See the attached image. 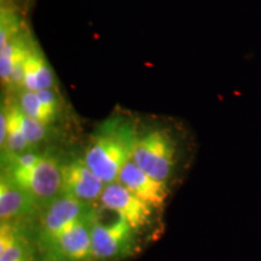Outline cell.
I'll use <instances>...</instances> for the list:
<instances>
[{"mask_svg":"<svg viewBox=\"0 0 261 261\" xmlns=\"http://www.w3.org/2000/svg\"><path fill=\"white\" fill-rule=\"evenodd\" d=\"M139 122L128 114H113L91 133L83 158L106 184L116 181L129 162L138 138Z\"/></svg>","mask_w":261,"mask_h":261,"instance_id":"cell-1","label":"cell"},{"mask_svg":"<svg viewBox=\"0 0 261 261\" xmlns=\"http://www.w3.org/2000/svg\"><path fill=\"white\" fill-rule=\"evenodd\" d=\"M180 142L172 127L163 123H139L132 161L150 177L168 182L179 163Z\"/></svg>","mask_w":261,"mask_h":261,"instance_id":"cell-2","label":"cell"},{"mask_svg":"<svg viewBox=\"0 0 261 261\" xmlns=\"http://www.w3.org/2000/svg\"><path fill=\"white\" fill-rule=\"evenodd\" d=\"M62 159L54 152L42 151L37 162L18 166L2 162V175L15 182L40 210L62 195Z\"/></svg>","mask_w":261,"mask_h":261,"instance_id":"cell-3","label":"cell"},{"mask_svg":"<svg viewBox=\"0 0 261 261\" xmlns=\"http://www.w3.org/2000/svg\"><path fill=\"white\" fill-rule=\"evenodd\" d=\"M137 234L138 231L121 215L117 214L112 223H103L97 210L91 221L93 261H117L129 256L136 250Z\"/></svg>","mask_w":261,"mask_h":261,"instance_id":"cell-4","label":"cell"},{"mask_svg":"<svg viewBox=\"0 0 261 261\" xmlns=\"http://www.w3.org/2000/svg\"><path fill=\"white\" fill-rule=\"evenodd\" d=\"M96 210V205L62 194L41 210L34 221V228L31 230L35 244L45 242L77 221L92 217Z\"/></svg>","mask_w":261,"mask_h":261,"instance_id":"cell-5","label":"cell"},{"mask_svg":"<svg viewBox=\"0 0 261 261\" xmlns=\"http://www.w3.org/2000/svg\"><path fill=\"white\" fill-rule=\"evenodd\" d=\"M94 214L92 217L73 224L50 240L37 244L40 260L93 261L91 221Z\"/></svg>","mask_w":261,"mask_h":261,"instance_id":"cell-6","label":"cell"},{"mask_svg":"<svg viewBox=\"0 0 261 261\" xmlns=\"http://www.w3.org/2000/svg\"><path fill=\"white\" fill-rule=\"evenodd\" d=\"M62 194L85 203H99L106 182L89 167L83 156L62 159Z\"/></svg>","mask_w":261,"mask_h":261,"instance_id":"cell-7","label":"cell"},{"mask_svg":"<svg viewBox=\"0 0 261 261\" xmlns=\"http://www.w3.org/2000/svg\"><path fill=\"white\" fill-rule=\"evenodd\" d=\"M99 204L106 210L125 218L138 232L142 228L149 226L152 213L156 211L117 180L106 185L100 195Z\"/></svg>","mask_w":261,"mask_h":261,"instance_id":"cell-8","label":"cell"},{"mask_svg":"<svg viewBox=\"0 0 261 261\" xmlns=\"http://www.w3.org/2000/svg\"><path fill=\"white\" fill-rule=\"evenodd\" d=\"M41 210L27 192L15 182L0 177V221L2 224L28 226L37 220Z\"/></svg>","mask_w":261,"mask_h":261,"instance_id":"cell-9","label":"cell"},{"mask_svg":"<svg viewBox=\"0 0 261 261\" xmlns=\"http://www.w3.org/2000/svg\"><path fill=\"white\" fill-rule=\"evenodd\" d=\"M117 181L155 210H160L165 204L169 195L168 182L150 177L132 160L123 166Z\"/></svg>","mask_w":261,"mask_h":261,"instance_id":"cell-10","label":"cell"},{"mask_svg":"<svg viewBox=\"0 0 261 261\" xmlns=\"http://www.w3.org/2000/svg\"><path fill=\"white\" fill-rule=\"evenodd\" d=\"M19 109L47 126L56 123L63 115V98L57 89L18 91L14 97Z\"/></svg>","mask_w":261,"mask_h":261,"instance_id":"cell-11","label":"cell"},{"mask_svg":"<svg viewBox=\"0 0 261 261\" xmlns=\"http://www.w3.org/2000/svg\"><path fill=\"white\" fill-rule=\"evenodd\" d=\"M28 226L0 225V261H37V244Z\"/></svg>","mask_w":261,"mask_h":261,"instance_id":"cell-12","label":"cell"},{"mask_svg":"<svg viewBox=\"0 0 261 261\" xmlns=\"http://www.w3.org/2000/svg\"><path fill=\"white\" fill-rule=\"evenodd\" d=\"M51 89H57L56 76L44 52L34 40L29 47L27 58L24 61L23 83L19 91H42Z\"/></svg>","mask_w":261,"mask_h":261,"instance_id":"cell-13","label":"cell"},{"mask_svg":"<svg viewBox=\"0 0 261 261\" xmlns=\"http://www.w3.org/2000/svg\"><path fill=\"white\" fill-rule=\"evenodd\" d=\"M8 100L11 104L12 109H14L15 115L17 117L18 125L21 127L22 133H23L25 139L29 142V144L34 149H38L42 143L47 142V139L50 138L51 135L50 126L45 125V123L40 122L39 120L34 119V117H31L27 114H24L19 109L15 98H11V99Z\"/></svg>","mask_w":261,"mask_h":261,"instance_id":"cell-14","label":"cell"},{"mask_svg":"<svg viewBox=\"0 0 261 261\" xmlns=\"http://www.w3.org/2000/svg\"><path fill=\"white\" fill-rule=\"evenodd\" d=\"M6 137H8V116H6V112L4 107L2 106V110H0V148H4Z\"/></svg>","mask_w":261,"mask_h":261,"instance_id":"cell-15","label":"cell"},{"mask_svg":"<svg viewBox=\"0 0 261 261\" xmlns=\"http://www.w3.org/2000/svg\"><path fill=\"white\" fill-rule=\"evenodd\" d=\"M19 2H25V0H19Z\"/></svg>","mask_w":261,"mask_h":261,"instance_id":"cell-16","label":"cell"}]
</instances>
